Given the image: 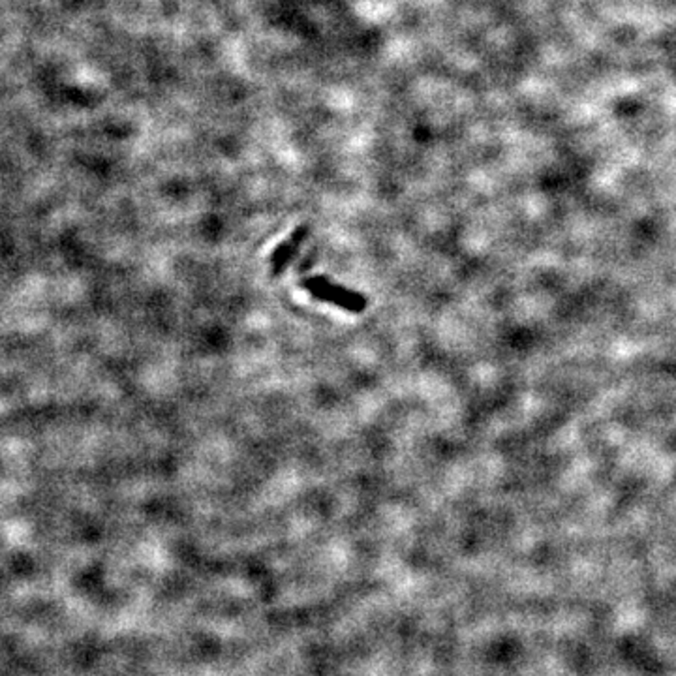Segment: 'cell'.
<instances>
[{"instance_id":"6da1fadb","label":"cell","mask_w":676,"mask_h":676,"mask_svg":"<svg viewBox=\"0 0 676 676\" xmlns=\"http://www.w3.org/2000/svg\"><path fill=\"white\" fill-rule=\"evenodd\" d=\"M303 288L308 291L312 297L320 299L323 303L335 304L338 308L348 310V312H354V314H359V312L367 308L365 295H361L354 290H348V288H342V286L323 279V277L306 279L303 282Z\"/></svg>"},{"instance_id":"7a4b0ae2","label":"cell","mask_w":676,"mask_h":676,"mask_svg":"<svg viewBox=\"0 0 676 676\" xmlns=\"http://www.w3.org/2000/svg\"><path fill=\"white\" fill-rule=\"evenodd\" d=\"M306 235H308V229L306 228L295 229V231L291 233L290 239L284 240V242H282V245L272 252L271 269L274 274H280V272L284 271L286 267L290 265V261L295 258V254L299 252V248L303 247Z\"/></svg>"}]
</instances>
